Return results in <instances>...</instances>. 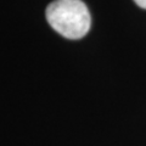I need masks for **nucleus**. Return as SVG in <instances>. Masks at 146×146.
<instances>
[{"instance_id": "nucleus-1", "label": "nucleus", "mask_w": 146, "mask_h": 146, "mask_svg": "<svg viewBox=\"0 0 146 146\" xmlns=\"http://www.w3.org/2000/svg\"><path fill=\"white\" fill-rule=\"evenodd\" d=\"M46 20L67 39H80L88 33L91 17L82 0H55L46 9Z\"/></svg>"}, {"instance_id": "nucleus-2", "label": "nucleus", "mask_w": 146, "mask_h": 146, "mask_svg": "<svg viewBox=\"0 0 146 146\" xmlns=\"http://www.w3.org/2000/svg\"><path fill=\"white\" fill-rule=\"evenodd\" d=\"M136 3V5H139L140 7L143 9H146V0H134Z\"/></svg>"}]
</instances>
